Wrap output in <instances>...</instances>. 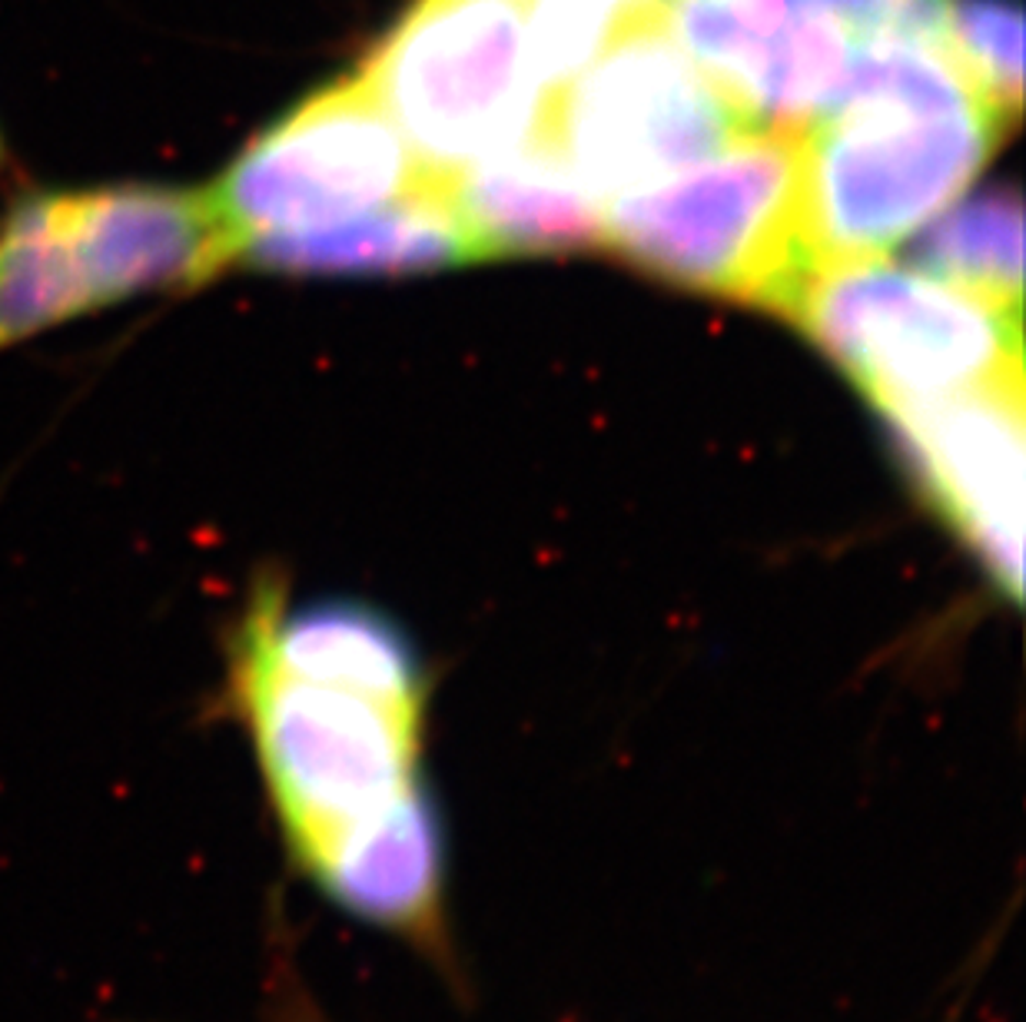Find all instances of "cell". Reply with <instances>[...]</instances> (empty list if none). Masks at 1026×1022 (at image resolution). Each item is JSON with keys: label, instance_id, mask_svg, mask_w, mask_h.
Here are the masks:
<instances>
[{"label": "cell", "instance_id": "12", "mask_svg": "<svg viewBox=\"0 0 1026 1022\" xmlns=\"http://www.w3.org/2000/svg\"><path fill=\"white\" fill-rule=\"evenodd\" d=\"M924 273L967 286L1003 306H1023V203L1010 186L983 190L917 240Z\"/></svg>", "mask_w": 1026, "mask_h": 1022}, {"label": "cell", "instance_id": "13", "mask_svg": "<svg viewBox=\"0 0 1026 1022\" xmlns=\"http://www.w3.org/2000/svg\"><path fill=\"white\" fill-rule=\"evenodd\" d=\"M944 50L1006 120L1023 106V11L1016 0H947Z\"/></svg>", "mask_w": 1026, "mask_h": 1022}, {"label": "cell", "instance_id": "11", "mask_svg": "<svg viewBox=\"0 0 1026 1022\" xmlns=\"http://www.w3.org/2000/svg\"><path fill=\"white\" fill-rule=\"evenodd\" d=\"M482 250L455 213L442 176L363 216L253 243L240 263L306 276H392L482 263Z\"/></svg>", "mask_w": 1026, "mask_h": 1022}, {"label": "cell", "instance_id": "8", "mask_svg": "<svg viewBox=\"0 0 1026 1022\" xmlns=\"http://www.w3.org/2000/svg\"><path fill=\"white\" fill-rule=\"evenodd\" d=\"M432 176L353 73L319 87L256 134L206 196L240 263L253 243L363 216Z\"/></svg>", "mask_w": 1026, "mask_h": 1022}, {"label": "cell", "instance_id": "4", "mask_svg": "<svg viewBox=\"0 0 1026 1022\" xmlns=\"http://www.w3.org/2000/svg\"><path fill=\"white\" fill-rule=\"evenodd\" d=\"M605 246L658 279L787 315L814 269L797 130L754 127L688 170L615 196Z\"/></svg>", "mask_w": 1026, "mask_h": 1022}, {"label": "cell", "instance_id": "10", "mask_svg": "<svg viewBox=\"0 0 1026 1022\" xmlns=\"http://www.w3.org/2000/svg\"><path fill=\"white\" fill-rule=\"evenodd\" d=\"M442 183L486 260L605 246L598 196L545 130Z\"/></svg>", "mask_w": 1026, "mask_h": 1022}, {"label": "cell", "instance_id": "9", "mask_svg": "<svg viewBox=\"0 0 1026 1022\" xmlns=\"http://www.w3.org/2000/svg\"><path fill=\"white\" fill-rule=\"evenodd\" d=\"M927 498L970 541L996 585L1023 592V382L884 412Z\"/></svg>", "mask_w": 1026, "mask_h": 1022}, {"label": "cell", "instance_id": "3", "mask_svg": "<svg viewBox=\"0 0 1026 1022\" xmlns=\"http://www.w3.org/2000/svg\"><path fill=\"white\" fill-rule=\"evenodd\" d=\"M233 266L206 190L41 193L0 226V349L157 289Z\"/></svg>", "mask_w": 1026, "mask_h": 1022}, {"label": "cell", "instance_id": "1", "mask_svg": "<svg viewBox=\"0 0 1026 1022\" xmlns=\"http://www.w3.org/2000/svg\"><path fill=\"white\" fill-rule=\"evenodd\" d=\"M233 701L293 866L353 920L448 966V840L425 698L293 674L233 644Z\"/></svg>", "mask_w": 1026, "mask_h": 1022}, {"label": "cell", "instance_id": "5", "mask_svg": "<svg viewBox=\"0 0 1026 1022\" xmlns=\"http://www.w3.org/2000/svg\"><path fill=\"white\" fill-rule=\"evenodd\" d=\"M787 315L880 412L1023 382V306L924 269L814 266Z\"/></svg>", "mask_w": 1026, "mask_h": 1022}, {"label": "cell", "instance_id": "15", "mask_svg": "<svg viewBox=\"0 0 1026 1022\" xmlns=\"http://www.w3.org/2000/svg\"><path fill=\"white\" fill-rule=\"evenodd\" d=\"M525 4H561V8H579L589 14H598L605 21H612L615 27L635 14H648L658 11L661 0H525Z\"/></svg>", "mask_w": 1026, "mask_h": 1022}, {"label": "cell", "instance_id": "16", "mask_svg": "<svg viewBox=\"0 0 1026 1022\" xmlns=\"http://www.w3.org/2000/svg\"><path fill=\"white\" fill-rule=\"evenodd\" d=\"M280 1022H316L306 1009H296V1006H283V1015Z\"/></svg>", "mask_w": 1026, "mask_h": 1022}, {"label": "cell", "instance_id": "17", "mask_svg": "<svg viewBox=\"0 0 1026 1022\" xmlns=\"http://www.w3.org/2000/svg\"><path fill=\"white\" fill-rule=\"evenodd\" d=\"M754 4L771 8V11H794V8H801V0H754Z\"/></svg>", "mask_w": 1026, "mask_h": 1022}, {"label": "cell", "instance_id": "6", "mask_svg": "<svg viewBox=\"0 0 1026 1022\" xmlns=\"http://www.w3.org/2000/svg\"><path fill=\"white\" fill-rule=\"evenodd\" d=\"M360 77L435 176L532 140L551 103L525 0H415Z\"/></svg>", "mask_w": 1026, "mask_h": 1022}, {"label": "cell", "instance_id": "7", "mask_svg": "<svg viewBox=\"0 0 1026 1022\" xmlns=\"http://www.w3.org/2000/svg\"><path fill=\"white\" fill-rule=\"evenodd\" d=\"M754 127L684 54L658 8L622 21L551 93L542 130L595 196H622L715 157Z\"/></svg>", "mask_w": 1026, "mask_h": 1022}, {"label": "cell", "instance_id": "14", "mask_svg": "<svg viewBox=\"0 0 1026 1022\" xmlns=\"http://www.w3.org/2000/svg\"><path fill=\"white\" fill-rule=\"evenodd\" d=\"M801 8L841 27L854 44L917 41L944 50L947 0H801Z\"/></svg>", "mask_w": 1026, "mask_h": 1022}, {"label": "cell", "instance_id": "2", "mask_svg": "<svg viewBox=\"0 0 1026 1022\" xmlns=\"http://www.w3.org/2000/svg\"><path fill=\"white\" fill-rule=\"evenodd\" d=\"M1006 117L931 44H854L837 100L797 127L814 266L880 260L954 203Z\"/></svg>", "mask_w": 1026, "mask_h": 1022}]
</instances>
